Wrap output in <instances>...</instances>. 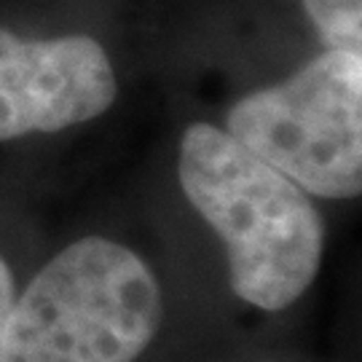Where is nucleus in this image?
I'll return each instance as SVG.
<instances>
[{
    "label": "nucleus",
    "instance_id": "7ed1b4c3",
    "mask_svg": "<svg viewBox=\"0 0 362 362\" xmlns=\"http://www.w3.org/2000/svg\"><path fill=\"white\" fill-rule=\"evenodd\" d=\"M226 132L309 194L360 196L362 57L325 49L293 78L239 100Z\"/></svg>",
    "mask_w": 362,
    "mask_h": 362
},
{
    "label": "nucleus",
    "instance_id": "f257e3e1",
    "mask_svg": "<svg viewBox=\"0 0 362 362\" xmlns=\"http://www.w3.org/2000/svg\"><path fill=\"white\" fill-rule=\"evenodd\" d=\"M177 172L188 202L226 242L236 296L279 311L309 290L325 223L303 188L212 124L185 129Z\"/></svg>",
    "mask_w": 362,
    "mask_h": 362
},
{
    "label": "nucleus",
    "instance_id": "423d86ee",
    "mask_svg": "<svg viewBox=\"0 0 362 362\" xmlns=\"http://www.w3.org/2000/svg\"><path fill=\"white\" fill-rule=\"evenodd\" d=\"M13 303V279L8 266L0 258V336H3V325H6V317H8V309Z\"/></svg>",
    "mask_w": 362,
    "mask_h": 362
},
{
    "label": "nucleus",
    "instance_id": "f03ea898",
    "mask_svg": "<svg viewBox=\"0 0 362 362\" xmlns=\"http://www.w3.org/2000/svg\"><path fill=\"white\" fill-rule=\"evenodd\" d=\"M161 322L153 272L103 236L65 247L13 298L0 362H134Z\"/></svg>",
    "mask_w": 362,
    "mask_h": 362
},
{
    "label": "nucleus",
    "instance_id": "39448f33",
    "mask_svg": "<svg viewBox=\"0 0 362 362\" xmlns=\"http://www.w3.org/2000/svg\"><path fill=\"white\" fill-rule=\"evenodd\" d=\"M314 27L320 30L327 52L362 49V0H303Z\"/></svg>",
    "mask_w": 362,
    "mask_h": 362
},
{
    "label": "nucleus",
    "instance_id": "20e7f679",
    "mask_svg": "<svg viewBox=\"0 0 362 362\" xmlns=\"http://www.w3.org/2000/svg\"><path fill=\"white\" fill-rule=\"evenodd\" d=\"M116 91L113 65L89 35L22 40L0 27V140L91 121Z\"/></svg>",
    "mask_w": 362,
    "mask_h": 362
}]
</instances>
